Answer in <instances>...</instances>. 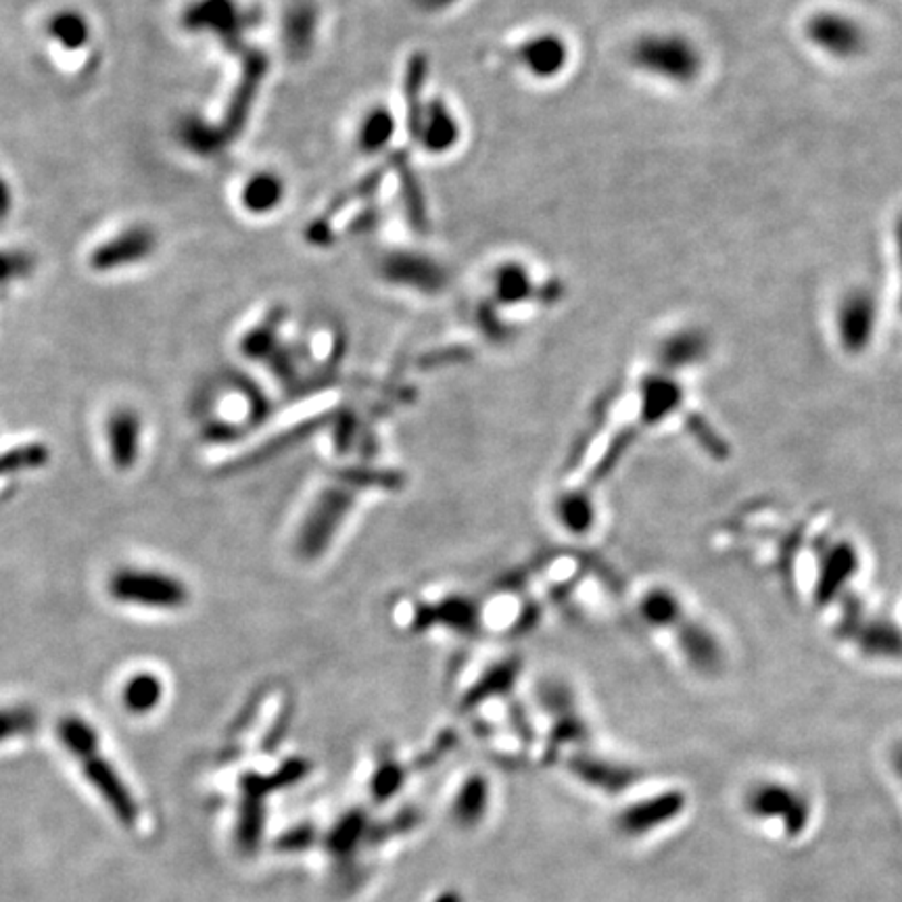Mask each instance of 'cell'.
I'll list each match as a JSON object with an SVG mask.
<instances>
[{"label":"cell","instance_id":"obj_4","mask_svg":"<svg viewBox=\"0 0 902 902\" xmlns=\"http://www.w3.org/2000/svg\"><path fill=\"white\" fill-rule=\"evenodd\" d=\"M143 425L138 414L132 409H120L111 416L108 425L109 455L115 469L129 471L140 453Z\"/></svg>","mask_w":902,"mask_h":902},{"label":"cell","instance_id":"obj_13","mask_svg":"<svg viewBox=\"0 0 902 902\" xmlns=\"http://www.w3.org/2000/svg\"><path fill=\"white\" fill-rule=\"evenodd\" d=\"M684 635H686V638H684V644L688 645V656L696 665H717L719 652H717V645H714L712 638H710L707 631H702V629H688Z\"/></svg>","mask_w":902,"mask_h":902},{"label":"cell","instance_id":"obj_3","mask_svg":"<svg viewBox=\"0 0 902 902\" xmlns=\"http://www.w3.org/2000/svg\"><path fill=\"white\" fill-rule=\"evenodd\" d=\"M349 506V497L343 492H326L320 497V501L314 506V510L307 516V525H305V535H303V543H305V554L316 556L318 550H323L324 545L330 541V533L339 529V525L343 522L345 512Z\"/></svg>","mask_w":902,"mask_h":902},{"label":"cell","instance_id":"obj_14","mask_svg":"<svg viewBox=\"0 0 902 902\" xmlns=\"http://www.w3.org/2000/svg\"><path fill=\"white\" fill-rule=\"evenodd\" d=\"M679 612L677 600L666 594V591H652L644 600V615L650 623L666 624L673 623Z\"/></svg>","mask_w":902,"mask_h":902},{"label":"cell","instance_id":"obj_7","mask_svg":"<svg viewBox=\"0 0 902 902\" xmlns=\"http://www.w3.org/2000/svg\"><path fill=\"white\" fill-rule=\"evenodd\" d=\"M124 707L134 714H147L157 709L164 698V684L155 673H138L129 677L124 688Z\"/></svg>","mask_w":902,"mask_h":902},{"label":"cell","instance_id":"obj_5","mask_svg":"<svg viewBox=\"0 0 902 902\" xmlns=\"http://www.w3.org/2000/svg\"><path fill=\"white\" fill-rule=\"evenodd\" d=\"M748 807L756 815L771 816L777 815V813L786 815V819H790L792 830L804 827V821H807L804 800L800 802L792 792H788L783 788H775V786L758 788L748 798Z\"/></svg>","mask_w":902,"mask_h":902},{"label":"cell","instance_id":"obj_11","mask_svg":"<svg viewBox=\"0 0 902 902\" xmlns=\"http://www.w3.org/2000/svg\"><path fill=\"white\" fill-rule=\"evenodd\" d=\"M59 735H61L65 746L74 752L76 756L99 748L97 731L92 730V725L87 723L84 719H80V717L65 719L64 723L59 725Z\"/></svg>","mask_w":902,"mask_h":902},{"label":"cell","instance_id":"obj_9","mask_svg":"<svg viewBox=\"0 0 902 902\" xmlns=\"http://www.w3.org/2000/svg\"><path fill=\"white\" fill-rule=\"evenodd\" d=\"M50 460V451L43 443H25L0 453V478L11 474L38 471Z\"/></svg>","mask_w":902,"mask_h":902},{"label":"cell","instance_id":"obj_17","mask_svg":"<svg viewBox=\"0 0 902 902\" xmlns=\"http://www.w3.org/2000/svg\"><path fill=\"white\" fill-rule=\"evenodd\" d=\"M894 769H897V774L901 775L902 779V746H899L894 752Z\"/></svg>","mask_w":902,"mask_h":902},{"label":"cell","instance_id":"obj_8","mask_svg":"<svg viewBox=\"0 0 902 902\" xmlns=\"http://www.w3.org/2000/svg\"><path fill=\"white\" fill-rule=\"evenodd\" d=\"M857 568V556L855 550H850L848 545H839L827 562L823 564V573L819 579V598L821 600H830L839 587L855 575Z\"/></svg>","mask_w":902,"mask_h":902},{"label":"cell","instance_id":"obj_12","mask_svg":"<svg viewBox=\"0 0 902 902\" xmlns=\"http://www.w3.org/2000/svg\"><path fill=\"white\" fill-rule=\"evenodd\" d=\"M560 520L566 529L583 533L594 522V508L585 495H568L560 501Z\"/></svg>","mask_w":902,"mask_h":902},{"label":"cell","instance_id":"obj_1","mask_svg":"<svg viewBox=\"0 0 902 902\" xmlns=\"http://www.w3.org/2000/svg\"><path fill=\"white\" fill-rule=\"evenodd\" d=\"M113 600L149 610H180L189 604L187 583L161 571L122 568L109 579Z\"/></svg>","mask_w":902,"mask_h":902},{"label":"cell","instance_id":"obj_6","mask_svg":"<svg viewBox=\"0 0 902 902\" xmlns=\"http://www.w3.org/2000/svg\"><path fill=\"white\" fill-rule=\"evenodd\" d=\"M684 807L681 796L665 794L654 800H647L645 804L629 809L623 815V827L627 832H644L650 827L661 825L668 816L677 815L679 809Z\"/></svg>","mask_w":902,"mask_h":902},{"label":"cell","instance_id":"obj_10","mask_svg":"<svg viewBox=\"0 0 902 902\" xmlns=\"http://www.w3.org/2000/svg\"><path fill=\"white\" fill-rule=\"evenodd\" d=\"M679 404V391L673 383L654 381L645 387L644 418L645 422H658L666 414H670Z\"/></svg>","mask_w":902,"mask_h":902},{"label":"cell","instance_id":"obj_2","mask_svg":"<svg viewBox=\"0 0 902 902\" xmlns=\"http://www.w3.org/2000/svg\"><path fill=\"white\" fill-rule=\"evenodd\" d=\"M78 758L82 760V769L87 774L88 781L105 796L109 807L124 821H134L136 807L132 802V796L126 790L124 781L120 779V775L115 774V769L103 756H99V748L78 754Z\"/></svg>","mask_w":902,"mask_h":902},{"label":"cell","instance_id":"obj_16","mask_svg":"<svg viewBox=\"0 0 902 902\" xmlns=\"http://www.w3.org/2000/svg\"><path fill=\"white\" fill-rule=\"evenodd\" d=\"M867 647L878 650L880 654H897L902 647L901 635L892 627H880L867 635Z\"/></svg>","mask_w":902,"mask_h":902},{"label":"cell","instance_id":"obj_15","mask_svg":"<svg viewBox=\"0 0 902 902\" xmlns=\"http://www.w3.org/2000/svg\"><path fill=\"white\" fill-rule=\"evenodd\" d=\"M34 723V714L27 710H0V742L32 730Z\"/></svg>","mask_w":902,"mask_h":902}]
</instances>
